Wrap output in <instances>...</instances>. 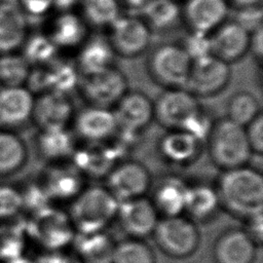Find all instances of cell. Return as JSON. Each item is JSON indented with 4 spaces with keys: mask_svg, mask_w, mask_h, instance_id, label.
<instances>
[{
    "mask_svg": "<svg viewBox=\"0 0 263 263\" xmlns=\"http://www.w3.org/2000/svg\"><path fill=\"white\" fill-rule=\"evenodd\" d=\"M221 206L238 218L263 211V176L260 171L242 165L222 171L217 185Z\"/></svg>",
    "mask_w": 263,
    "mask_h": 263,
    "instance_id": "cell-1",
    "label": "cell"
},
{
    "mask_svg": "<svg viewBox=\"0 0 263 263\" xmlns=\"http://www.w3.org/2000/svg\"><path fill=\"white\" fill-rule=\"evenodd\" d=\"M119 201L105 186H88L71 200L67 212L77 233L104 231L115 220Z\"/></svg>",
    "mask_w": 263,
    "mask_h": 263,
    "instance_id": "cell-2",
    "label": "cell"
},
{
    "mask_svg": "<svg viewBox=\"0 0 263 263\" xmlns=\"http://www.w3.org/2000/svg\"><path fill=\"white\" fill-rule=\"evenodd\" d=\"M205 142L210 158L222 171L246 165L253 155L245 127L227 117L214 121Z\"/></svg>",
    "mask_w": 263,
    "mask_h": 263,
    "instance_id": "cell-3",
    "label": "cell"
},
{
    "mask_svg": "<svg viewBox=\"0 0 263 263\" xmlns=\"http://www.w3.org/2000/svg\"><path fill=\"white\" fill-rule=\"evenodd\" d=\"M152 235L161 252L177 259L191 256L199 245L196 223L185 215L159 218Z\"/></svg>",
    "mask_w": 263,
    "mask_h": 263,
    "instance_id": "cell-4",
    "label": "cell"
},
{
    "mask_svg": "<svg viewBox=\"0 0 263 263\" xmlns=\"http://www.w3.org/2000/svg\"><path fill=\"white\" fill-rule=\"evenodd\" d=\"M26 233L47 251H57L72 243L76 231L68 213L49 205L32 214Z\"/></svg>",
    "mask_w": 263,
    "mask_h": 263,
    "instance_id": "cell-5",
    "label": "cell"
},
{
    "mask_svg": "<svg viewBox=\"0 0 263 263\" xmlns=\"http://www.w3.org/2000/svg\"><path fill=\"white\" fill-rule=\"evenodd\" d=\"M192 60L183 47L165 44L156 48L148 62L152 79L165 88L185 87Z\"/></svg>",
    "mask_w": 263,
    "mask_h": 263,
    "instance_id": "cell-6",
    "label": "cell"
},
{
    "mask_svg": "<svg viewBox=\"0 0 263 263\" xmlns=\"http://www.w3.org/2000/svg\"><path fill=\"white\" fill-rule=\"evenodd\" d=\"M153 107L154 119L167 130L184 129L201 109L198 98L185 87L165 88L153 102Z\"/></svg>",
    "mask_w": 263,
    "mask_h": 263,
    "instance_id": "cell-7",
    "label": "cell"
},
{
    "mask_svg": "<svg viewBox=\"0 0 263 263\" xmlns=\"http://www.w3.org/2000/svg\"><path fill=\"white\" fill-rule=\"evenodd\" d=\"M78 88L88 105L112 109L128 90V82L125 75L113 66L81 76Z\"/></svg>",
    "mask_w": 263,
    "mask_h": 263,
    "instance_id": "cell-8",
    "label": "cell"
},
{
    "mask_svg": "<svg viewBox=\"0 0 263 263\" xmlns=\"http://www.w3.org/2000/svg\"><path fill=\"white\" fill-rule=\"evenodd\" d=\"M230 76L229 64L208 54L192 61L185 88L196 98L213 97L227 86Z\"/></svg>",
    "mask_w": 263,
    "mask_h": 263,
    "instance_id": "cell-9",
    "label": "cell"
},
{
    "mask_svg": "<svg viewBox=\"0 0 263 263\" xmlns=\"http://www.w3.org/2000/svg\"><path fill=\"white\" fill-rule=\"evenodd\" d=\"M105 178V187L119 202L146 196L152 184L147 167L136 160L119 161Z\"/></svg>",
    "mask_w": 263,
    "mask_h": 263,
    "instance_id": "cell-10",
    "label": "cell"
},
{
    "mask_svg": "<svg viewBox=\"0 0 263 263\" xmlns=\"http://www.w3.org/2000/svg\"><path fill=\"white\" fill-rule=\"evenodd\" d=\"M117 129L140 135L154 119L153 101L139 90H127L112 108Z\"/></svg>",
    "mask_w": 263,
    "mask_h": 263,
    "instance_id": "cell-11",
    "label": "cell"
},
{
    "mask_svg": "<svg viewBox=\"0 0 263 263\" xmlns=\"http://www.w3.org/2000/svg\"><path fill=\"white\" fill-rule=\"evenodd\" d=\"M115 219L128 237L144 239L152 235L159 215L150 198L142 196L120 201Z\"/></svg>",
    "mask_w": 263,
    "mask_h": 263,
    "instance_id": "cell-12",
    "label": "cell"
},
{
    "mask_svg": "<svg viewBox=\"0 0 263 263\" xmlns=\"http://www.w3.org/2000/svg\"><path fill=\"white\" fill-rule=\"evenodd\" d=\"M74 110L69 95L49 90L34 101L32 118L40 129L66 128L73 121Z\"/></svg>",
    "mask_w": 263,
    "mask_h": 263,
    "instance_id": "cell-13",
    "label": "cell"
},
{
    "mask_svg": "<svg viewBox=\"0 0 263 263\" xmlns=\"http://www.w3.org/2000/svg\"><path fill=\"white\" fill-rule=\"evenodd\" d=\"M75 134L85 143H103L117 132V123L112 109L90 106L75 113L73 121Z\"/></svg>",
    "mask_w": 263,
    "mask_h": 263,
    "instance_id": "cell-14",
    "label": "cell"
},
{
    "mask_svg": "<svg viewBox=\"0 0 263 263\" xmlns=\"http://www.w3.org/2000/svg\"><path fill=\"white\" fill-rule=\"evenodd\" d=\"M84 178L72 162H57L44 171L39 183L51 201H71L85 187Z\"/></svg>",
    "mask_w": 263,
    "mask_h": 263,
    "instance_id": "cell-15",
    "label": "cell"
},
{
    "mask_svg": "<svg viewBox=\"0 0 263 263\" xmlns=\"http://www.w3.org/2000/svg\"><path fill=\"white\" fill-rule=\"evenodd\" d=\"M257 245L243 228H229L215 240L213 257L215 263H253Z\"/></svg>",
    "mask_w": 263,
    "mask_h": 263,
    "instance_id": "cell-16",
    "label": "cell"
},
{
    "mask_svg": "<svg viewBox=\"0 0 263 263\" xmlns=\"http://www.w3.org/2000/svg\"><path fill=\"white\" fill-rule=\"evenodd\" d=\"M30 149L20 134L0 129V182L16 180L28 166Z\"/></svg>",
    "mask_w": 263,
    "mask_h": 263,
    "instance_id": "cell-17",
    "label": "cell"
},
{
    "mask_svg": "<svg viewBox=\"0 0 263 263\" xmlns=\"http://www.w3.org/2000/svg\"><path fill=\"white\" fill-rule=\"evenodd\" d=\"M150 40L146 25L135 17H117L112 23L110 44L114 52L132 58L142 53Z\"/></svg>",
    "mask_w": 263,
    "mask_h": 263,
    "instance_id": "cell-18",
    "label": "cell"
},
{
    "mask_svg": "<svg viewBox=\"0 0 263 263\" xmlns=\"http://www.w3.org/2000/svg\"><path fill=\"white\" fill-rule=\"evenodd\" d=\"M71 159L84 177H106L112 167L121 161L108 141L76 147Z\"/></svg>",
    "mask_w": 263,
    "mask_h": 263,
    "instance_id": "cell-19",
    "label": "cell"
},
{
    "mask_svg": "<svg viewBox=\"0 0 263 263\" xmlns=\"http://www.w3.org/2000/svg\"><path fill=\"white\" fill-rule=\"evenodd\" d=\"M33 93L23 86H3L0 88V125L12 128L24 125L32 118Z\"/></svg>",
    "mask_w": 263,
    "mask_h": 263,
    "instance_id": "cell-20",
    "label": "cell"
},
{
    "mask_svg": "<svg viewBox=\"0 0 263 263\" xmlns=\"http://www.w3.org/2000/svg\"><path fill=\"white\" fill-rule=\"evenodd\" d=\"M189 184L177 176H165L155 185L150 200L161 217L184 215Z\"/></svg>",
    "mask_w": 263,
    "mask_h": 263,
    "instance_id": "cell-21",
    "label": "cell"
},
{
    "mask_svg": "<svg viewBox=\"0 0 263 263\" xmlns=\"http://www.w3.org/2000/svg\"><path fill=\"white\" fill-rule=\"evenodd\" d=\"M202 143L184 129H168L159 140L158 150L164 160L187 165L197 159Z\"/></svg>",
    "mask_w": 263,
    "mask_h": 263,
    "instance_id": "cell-22",
    "label": "cell"
},
{
    "mask_svg": "<svg viewBox=\"0 0 263 263\" xmlns=\"http://www.w3.org/2000/svg\"><path fill=\"white\" fill-rule=\"evenodd\" d=\"M211 54L227 64L241 59L249 49L250 36L243 28L232 22L220 28L210 38Z\"/></svg>",
    "mask_w": 263,
    "mask_h": 263,
    "instance_id": "cell-23",
    "label": "cell"
},
{
    "mask_svg": "<svg viewBox=\"0 0 263 263\" xmlns=\"http://www.w3.org/2000/svg\"><path fill=\"white\" fill-rule=\"evenodd\" d=\"M74 253L81 263H112L116 241L106 231L75 233Z\"/></svg>",
    "mask_w": 263,
    "mask_h": 263,
    "instance_id": "cell-24",
    "label": "cell"
},
{
    "mask_svg": "<svg viewBox=\"0 0 263 263\" xmlns=\"http://www.w3.org/2000/svg\"><path fill=\"white\" fill-rule=\"evenodd\" d=\"M35 147L39 156L51 163L71 159L75 149L74 135L66 128L41 129L36 137Z\"/></svg>",
    "mask_w": 263,
    "mask_h": 263,
    "instance_id": "cell-25",
    "label": "cell"
},
{
    "mask_svg": "<svg viewBox=\"0 0 263 263\" xmlns=\"http://www.w3.org/2000/svg\"><path fill=\"white\" fill-rule=\"evenodd\" d=\"M222 209L216 187L209 184H189L184 215L192 221L206 222Z\"/></svg>",
    "mask_w": 263,
    "mask_h": 263,
    "instance_id": "cell-26",
    "label": "cell"
},
{
    "mask_svg": "<svg viewBox=\"0 0 263 263\" xmlns=\"http://www.w3.org/2000/svg\"><path fill=\"white\" fill-rule=\"evenodd\" d=\"M114 50L102 36H95L83 46L78 55L77 69L81 76L91 75L113 67Z\"/></svg>",
    "mask_w": 263,
    "mask_h": 263,
    "instance_id": "cell-27",
    "label": "cell"
},
{
    "mask_svg": "<svg viewBox=\"0 0 263 263\" xmlns=\"http://www.w3.org/2000/svg\"><path fill=\"white\" fill-rule=\"evenodd\" d=\"M224 0H190L185 8L186 18L193 32L206 33L226 15Z\"/></svg>",
    "mask_w": 263,
    "mask_h": 263,
    "instance_id": "cell-28",
    "label": "cell"
},
{
    "mask_svg": "<svg viewBox=\"0 0 263 263\" xmlns=\"http://www.w3.org/2000/svg\"><path fill=\"white\" fill-rule=\"evenodd\" d=\"M25 33V20L14 2L0 7V51H9L18 46Z\"/></svg>",
    "mask_w": 263,
    "mask_h": 263,
    "instance_id": "cell-29",
    "label": "cell"
},
{
    "mask_svg": "<svg viewBox=\"0 0 263 263\" xmlns=\"http://www.w3.org/2000/svg\"><path fill=\"white\" fill-rule=\"evenodd\" d=\"M0 225V260L10 262L22 257L24 250V234L27 220L17 215Z\"/></svg>",
    "mask_w": 263,
    "mask_h": 263,
    "instance_id": "cell-30",
    "label": "cell"
},
{
    "mask_svg": "<svg viewBox=\"0 0 263 263\" xmlns=\"http://www.w3.org/2000/svg\"><path fill=\"white\" fill-rule=\"evenodd\" d=\"M226 110V117L241 126H246L262 113L257 98L247 90L235 92L229 99Z\"/></svg>",
    "mask_w": 263,
    "mask_h": 263,
    "instance_id": "cell-31",
    "label": "cell"
},
{
    "mask_svg": "<svg viewBox=\"0 0 263 263\" xmlns=\"http://www.w3.org/2000/svg\"><path fill=\"white\" fill-rule=\"evenodd\" d=\"M112 263H155V255L144 239L127 237L116 241Z\"/></svg>",
    "mask_w": 263,
    "mask_h": 263,
    "instance_id": "cell-32",
    "label": "cell"
},
{
    "mask_svg": "<svg viewBox=\"0 0 263 263\" xmlns=\"http://www.w3.org/2000/svg\"><path fill=\"white\" fill-rule=\"evenodd\" d=\"M84 35L85 28L80 18L72 13H65L57 20L50 40L55 46L70 47L79 44Z\"/></svg>",
    "mask_w": 263,
    "mask_h": 263,
    "instance_id": "cell-33",
    "label": "cell"
},
{
    "mask_svg": "<svg viewBox=\"0 0 263 263\" xmlns=\"http://www.w3.org/2000/svg\"><path fill=\"white\" fill-rule=\"evenodd\" d=\"M46 66L49 75V90L69 95L72 89L78 87L81 75L77 67L55 60Z\"/></svg>",
    "mask_w": 263,
    "mask_h": 263,
    "instance_id": "cell-34",
    "label": "cell"
},
{
    "mask_svg": "<svg viewBox=\"0 0 263 263\" xmlns=\"http://www.w3.org/2000/svg\"><path fill=\"white\" fill-rule=\"evenodd\" d=\"M142 14L158 29L172 26L179 16V7L172 0H149L141 6Z\"/></svg>",
    "mask_w": 263,
    "mask_h": 263,
    "instance_id": "cell-35",
    "label": "cell"
},
{
    "mask_svg": "<svg viewBox=\"0 0 263 263\" xmlns=\"http://www.w3.org/2000/svg\"><path fill=\"white\" fill-rule=\"evenodd\" d=\"M28 62L18 55L0 59V82L4 86H22L29 75Z\"/></svg>",
    "mask_w": 263,
    "mask_h": 263,
    "instance_id": "cell-36",
    "label": "cell"
},
{
    "mask_svg": "<svg viewBox=\"0 0 263 263\" xmlns=\"http://www.w3.org/2000/svg\"><path fill=\"white\" fill-rule=\"evenodd\" d=\"M55 52L57 46L49 38L37 35L26 44L24 59L28 64L44 66L54 60Z\"/></svg>",
    "mask_w": 263,
    "mask_h": 263,
    "instance_id": "cell-37",
    "label": "cell"
},
{
    "mask_svg": "<svg viewBox=\"0 0 263 263\" xmlns=\"http://www.w3.org/2000/svg\"><path fill=\"white\" fill-rule=\"evenodd\" d=\"M83 10L86 18L96 26L112 25L118 17V5L115 0H84Z\"/></svg>",
    "mask_w": 263,
    "mask_h": 263,
    "instance_id": "cell-38",
    "label": "cell"
},
{
    "mask_svg": "<svg viewBox=\"0 0 263 263\" xmlns=\"http://www.w3.org/2000/svg\"><path fill=\"white\" fill-rule=\"evenodd\" d=\"M20 193L22 196L23 209L30 211L32 214L50 205L51 199L39 181L28 183Z\"/></svg>",
    "mask_w": 263,
    "mask_h": 263,
    "instance_id": "cell-39",
    "label": "cell"
},
{
    "mask_svg": "<svg viewBox=\"0 0 263 263\" xmlns=\"http://www.w3.org/2000/svg\"><path fill=\"white\" fill-rule=\"evenodd\" d=\"M21 209L23 201L20 191L10 186L0 185V219L12 218Z\"/></svg>",
    "mask_w": 263,
    "mask_h": 263,
    "instance_id": "cell-40",
    "label": "cell"
},
{
    "mask_svg": "<svg viewBox=\"0 0 263 263\" xmlns=\"http://www.w3.org/2000/svg\"><path fill=\"white\" fill-rule=\"evenodd\" d=\"M183 48L192 61L205 57L211 54L210 38L204 33L193 32V34L187 37Z\"/></svg>",
    "mask_w": 263,
    "mask_h": 263,
    "instance_id": "cell-41",
    "label": "cell"
},
{
    "mask_svg": "<svg viewBox=\"0 0 263 263\" xmlns=\"http://www.w3.org/2000/svg\"><path fill=\"white\" fill-rule=\"evenodd\" d=\"M245 127L247 139L253 154L263 153V115L259 114Z\"/></svg>",
    "mask_w": 263,
    "mask_h": 263,
    "instance_id": "cell-42",
    "label": "cell"
},
{
    "mask_svg": "<svg viewBox=\"0 0 263 263\" xmlns=\"http://www.w3.org/2000/svg\"><path fill=\"white\" fill-rule=\"evenodd\" d=\"M234 23L239 25L247 32H254L262 27V10L254 5L243 6L242 9L236 12Z\"/></svg>",
    "mask_w": 263,
    "mask_h": 263,
    "instance_id": "cell-43",
    "label": "cell"
},
{
    "mask_svg": "<svg viewBox=\"0 0 263 263\" xmlns=\"http://www.w3.org/2000/svg\"><path fill=\"white\" fill-rule=\"evenodd\" d=\"M36 263H81L74 252H69L66 249L48 251L41 256Z\"/></svg>",
    "mask_w": 263,
    "mask_h": 263,
    "instance_id": "cell-44",
    "label": "cell"
},
{
    "mask_svg": "<svg viewBox=\"0 0 263 263\" xmlns=\"http://www.w3.org/2000/svg\"><path fill=\"white\" fill-rule=\"evenodd\" d=\"M246 226L243 229L251 236V238L256 242V245H261L262 234H263V214L253 215L245 219Z\"/></svg>",
    "mask_w": 263,
    "mask_h": 263,
    "instance_id": "cell-45",
    "label": "cell"
},
{
    "mask_svg": "<svg viewBox=\"0 0 263 263\" xmlns=\"http://www.w3.org/2000/svg\"><path fill=\"white\" fill-rule=\"evenodd\" d=\"M23 3L26 9L31 13L41 14L53 4V0H23Z\"/></svg>",
    "mask_w": 263,
    "mask_h": 263,
    "instance_id": "cell-46",
    "label": "cell"
},
{
    "mask_svg": "<svg viewBox=\"0 0 263 263\" xmlns=\"http://www.w3.org/2000/svg\"><path fill=\"white\" fill-rule=\"evenodd\" d=\"M249 48L253 51L254 55L259 60L262 58L263 53V33L262 27L258 28L253 32V37H250V45Z\"/></svg>",
    "mask_w": 263,
    "mask_h": 263,
    "instance_id": "cell-47",
    "label": "cell"
},
{
    "mask_svg": "<svg viewBox=\"0 0 263 263\" xmlns=\"http://www.w3.org/2000/svg\"><path fill=\"white\" fill-rule=\"evenodd\" d=\"M76 1L77 0H53V4L57 7L66 10V9L70 8L73 4H75Z\"/></svg>",
    "mask_w": 263,
    "mask_h": 263,
    "instance_id": "cell-48",
    "label": "cell"
},
{
    "mask_svg": "<svg viewBox=\"0 0 263 263\" xmlns=\"http://www.w3.org/2000/svg\"><path fill=\"white\" fill-rule=\"evenodd\" d=\"M232 1H234L235 3H237L238 5H241V6H249V5L256 4L259 0H232Z\"/></svg>",
    "mask_w": 263,
    "mask_h": 263,
    "instance_id": "cell-49",
    "label": "cell"
},
{
    "mask_svg": "<svg viewBox=\"0 0 263 263\" xmlns=\"http://www.w3.org/2000/svg\"><path fill=\"white\" fill-rule=\"evenodd\" d=\"M124 1L126 3H128L129 5L135 6V7H140L146 2V0H124Z\"/></svg>",
    "mask_w": 263,
    "mask_h": 263,
    "instance_id": "cell-50",
    "label": "cell"
},
{
    "mask_svg": "<svg viewBox=\"0 0 263 263\" xmlns=\"http://www.w3.org/2000/svg\"><path fill=\"white\" fill-rule=\"evenodd\" d=\"M7 263H36V261H32V260H29L27 258H24V257H20L15 260H12L10 262H7Z\"/></svg>",
    "mask_w": 263,
    "mask_h": 263,
    "instance_id": "cell-51",
    "label": "cell"
},
{
    "mask_svg": "<svg viewBox=\"0 0 263 263\" xmlns=\"http://www.w3.org/2000/svg\"><path fill=\"white\" fill-rule=\"evenodd\" d=\"M8 1H10V0H8ZM7 0H0V7L4 4V3H6V2H8Z\"/></svg>",
    "mask_w": 263,
    "mask_h": 263,
    "instance_id": "cell-52",
    "label": "cell"
}]
</instances>
